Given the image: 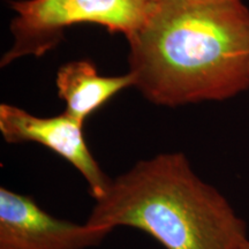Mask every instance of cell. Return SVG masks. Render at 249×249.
Wrapping results in <instances>:
<instances>
[{"label": "cell", "mask_w": 249, "mask_h": 249, "mask_svg": "<svg viewBox=\"0 0 249 249\" xmlns=\"http://www.w3.org/2000/svg\"><path fill=\"white\" fill-rule=\"evenodd\" d=\"M126 39L134 88L151 104L223 102L249 89V8L242 0L157 2Z\"/></svg>", "instance_id": "obj_1"}, {"label": "cell", "mask_w": 249, "mask_h": 249, "mask_svg": "<svg viewBox=\"0 0 249 249\" xmlns=\"http://www.w3.org/2000/svg\"><path fill=\"white\" fill-rule=\"evenodd\" d=\"M86 223L139 230L165 249H238L249 239L246 220L180 151L141 160L112 178Z\"/></svg>", "instance_id": "obj_2"}, {"label": "cell", "mask_w": 249, "mask_h": 249, "mask_svg": "<svg viewBox=\"0 0 249 249\" xmlns=\"http://www.w3.org/2000/svg\"><path fill=\"white\" fill-rule=\"evenodd\" d=\"M12 44L0 66L27 57L39 58L57 48L65 30L96 24L110 33L133 35L147 22L157 2L151 0H11Z\"/></svg>", "instance_id": "obj_3"}, {"label": "cell", "mask_w": 249, "mask_h": 249, "mask_svg": "<svg viewBox=\"0 0 249 249\" xmlns=\"http://www.w3.org/2000/svg\"><path fill=\"white\" fill-rule=\"evenodd\" d=\"M85 124L66 112L52 117H39L17 105L0 104V133L11 144L37 143L64 158L85 179L93 200L107 191L112 178L103 171L87 144Z\"/></svg>", "instance_id": "obj_4"}, {"label": "cell", "mask_w": 249, "mask_h": 249, "mask_svg": "<svg viewBox=\"0 0 249 249\" xmlns=\"http://www.w3.org/2000/svg\"><path fill=\"white\" fill-rule=\"evenodd\" d=\"M111 232L59 219L31 196L0 187V249H89Z\"/></svg>", "instance_id": "obj_5"}, {"label": "cell", "mask_w": 249, "mask_h": 249, "mask_svg": "<svg viewBox=\"0 0 249 249\" xmlns=\"http://www.w3.org/2000/svg\"><path fill=\"white\" fill-rule=\"evenodd\" d=\"M132 73L103 76L89 59L74 60L59 67L55 87L59 98L65 102V112L86 124L90 116L123 91L134 87Z\"/></svg>", "instance_id": "obj_6"}, {"label": "cell", "mask_w": 249, "mask_h": 249, "mask_svg": "<svg viewBox=\"0 0 249 249\" xmlns=\"http://www.w3.org/2000/svg\"><path fill=\"white\" fill-rule=\"evenodd\" d=\"M238 249H249V239L248 240H246Z\"/></svg>", "instance_id": "obj_7"}, {"label": "cell", "mask_w": 249, "mask_h": 249, "mask_svg": "<svg viewBox=\"0 0 249 249\" xmlns=\"http://www.w3.org/2000/svg\"><path fill=\"white\" fill-rule=\"evenodd\" d=\"M151 1H155V2H161V1H169V0H151Z\"/></svg>", "instance_id": "obj_8"}]
</instances>
